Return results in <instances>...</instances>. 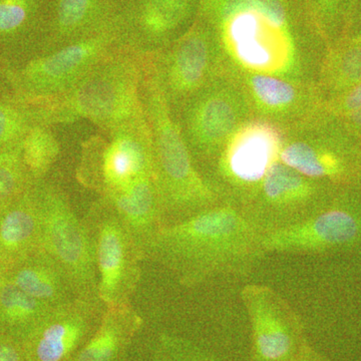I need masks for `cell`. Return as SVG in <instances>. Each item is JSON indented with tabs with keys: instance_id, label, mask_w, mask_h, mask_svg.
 <instances>
[{
	"instance_id": "cell-1",
	"label": "cell",
	"mask_w": 361,
	"mask_h": 361,
	"mask_svg": "<svg viewBox=\"0 0 361 361\" xmlns=\"http://www.w3.org/2000/svg\"><path fill=\"white\" fill-rule=\"evenodd\" d=\"M262 233L239 207L221 203L164 226L146 260L170 271L180 286H200L217 277L248 274L259 259Z\"/></svg>"
},
{
	"instance_id": "cell-2",
	"label": "cell",
	"mask_w": 361,
	"mask_h": 361,
	"mask_svg": "<svg viewBox=\"0 0 361 361\" xmlns=\"http://www.w3.org/2000/svg\"><path fill=\"white\" fill-rule=\"evenodd\" d=\"M140 92L153 142L154 180L163 225L180 222L221 203L220 192L197 168L179 123L142 58ZM163 226V227H164Z\"/></svg>"
},
{
	"instance_id": "cell-3",
	"label": "cell",
	"mask_w": 361,
	"mask_h": 361,
	"mask_svg": "<svg viewBox=\"0 0 361 361\" xmlns=\"http://www.w3.org/2000/svg\"><path fill=\"white\" fill-rule=\"evenodd\" d=\"M142 56L118 47L63 96L33 104L39 123L56 127L87 120L104 134L145 118ZM32 104V103H30Z\"/></svg>"
},
{
	"instance_id": "cell-4",
	"label": "cell",
	"mask_w": 361,
	"mask_h": 361,
	"mask_svg": "<svg viewBox=\"0 0 361 361\" xmlns=\"http://www.w3.org/2000/svg\"><path fill=\"white\" fill-rule=\"evenodd\" d=\"M40 218V248L65 271L78 298L101 301L89 230L65 190L49 178L33 182ZM102 302V301H101Z\"/></svg>"
},
{
	"instance_id": "cell-5",
	"label": "cell",
	"mask_w": 361,
	"mask_h": 361,
	"mask_svg": "<svg viewBox=\"0 0 361 361\" xmlns=\"http://www.w3.org/2000/svg\"><path fill=\"white\" fill-rule=\"evenodd\" d=\"M118 47L115 20L101 32L45 52L8 70L13 94L32 104L56 99L73 89L97 63Z\"/></svg>"
},
{
	"instance_id": "cell-6",
	"label": "cell",
	"mask_w": 361,
	"mask_h": 361,
	"mask_svg": "<svg viewBox=\"0 0 361 361\" xmlns=\"http://www.w3.org/2000/svg\"><path fill=\"white\" fill-rule=\"evenodd\" d=\"M154 176L153 142L147 116L85 142L77 177L82 186L106 197Z\"/></svg>"
},
{
	"instance_id": "cell-7",
	"label": "cell",
	"mask_w": 361,
	"mask_h": 361,
	"mask_svg": "<svg viewBox=\"0 0 361 361\" xmlns=\"http://www.w3.org/2000/svg\"><path fill=\"white\" fill-rule=\"evenodd\" d=\"M260 245L264 256L361 253V184L342 187L310 219L262 234Z\"/></svg>"
},
{
	"instance_id": "cell-8",
	"label": "cell",
	"mask_w": 361,
	"mask_h": 361,
	"mask_svg": "<svg viewBox=\"0 0 361 361\" xmlns=\"http://www.w3.org/2000/svg\"><path fill=\"white\" fill-rule=\"evenodd\" d=\"M97 273V291L106 307L132 303L141 279V251L115 209L99 197L85 213Z\"/></svg>"
},
{
	"instance_id": "cell-9",
	"label": "cell",
	"mask_w": 361,
	"mask_h": 361,
	"mask_svg": "<svg viewBox=\"0 0 361 361\" xmlns=\"http://www.w3.org/2000/svg\"><path fill=\"white\" fill-rule=\"evenodd\" d=\"M341 188L306 177L278 160L241 210L265 234L310 219Z\"/></svg>"
},
{
	"instance_id": "cell-10",
	"label": "cell",
	"mask_w": 361,
	"mask_h": 361,
	"mask_svg": "<svg viewBox=\"0 0 361 361\" xmlns=\"http://www.w3.org/2000/svg\"><path fill=\"white\" fill-rule=\"evenodd\" d=\"M216 44L210 27L198 16L174 42L156 54L142 56L175 118L178 109L208 85Z\"/></svg>"
},
{
	"instance_id": "cell-11",
	"label": "cell",
	"mask_w": 361,
	"mask_h": 361,
	"mask_svg": "<svg viewBox=\"0 0 361 361\" xmlns=\"http://www.w3.org/2000/svg\"><path fill=\"white\" fill-rule=\"evenodd\" d=\"M252 332L249 361H295L307 343L300 317L290 303L264 284L241 290Z\"/></svg>"
},
{
	"instance_id": "cell-12",
	"label": "cell",
	"mask_w": 361,
	"mask_h": 361,
	"mask_svg": "<svg viewBox=\"0 0 361 361\" xmlns=\"http://www.w3.org/2000/svg\"><path fill=\"white\" fill-rule=\"evenodd\" d=\"M284 145L281 133L271 123L251 122L235 130L216 165L221 183L232 190L227 203L234 196L233 205L241 209L250 200L271 166L279 160Z\"/></svg>"
},
{
	"instance_id": "cell-13",
	"label": "cell",
	"mask_w": 361,
	"mask_h": 361,
	"mask_svg": "<svg viewBox=\"0 0 361 361\" xmlns=\"http://www.w3.org/2000/svg\"><path fill=\"white\" fill-rule=\"evenodd\" d=\"M201 0H130L116 14L118 44L137 56L156 54L194 25Z\"/></svg>"
},
{
	"instance_id": "cell-14",
	"label": "cell",
	"mask_w": 361,
	"mask_h": 361,
	"mask_svg": "<svg viewBox=\"0 0 361 361\" xmlns=\"http://www.w3.org/2000/svg\"><path fill=\"white\" fill-rule=\"evenodd\" d=\"M329 116V130L322 137L284 145L279 161L306 177L334 186L361 184V141L341 118Z\"/></svg>"
},
{
	"instance_id": "cell-15",
	"label": "cell",
	"mask_w": 361,
	"mask_h": 361,
	"mask_svg": "<svg viewBox=\"0 0 361 361\" xmlns=\"http://www.w3.org/2000/svg\"><path fill=\"white\" fill-rule=\"evenodd\" d=\"M106 305L75 299L54 308L23 341L30 361H73L96 332Z\"/></svg>"
},
{
	"instance_id": "cell-16",
	"label": "cell",
	"mask_w": 361,
	"mask_h": 361,
	"mask_svg": "<svg viewBox=\"0 0 361 361\" xmlns=\"http://www.w3.org/2000/svg\"><path fill=\"white\" fill-rule=\"evenodd\" d=\"M207 85L188 99L180 108V121L177 120L194 161L219 155L238 123L233 99Z\"/></svg>"
},
{
	"instance_id": "cell-17",
	"label": "cell",
	"mask_w": 361,
	"mask_h": 361,
	"mask_svg": "<svg viewBox=\"0 0 361 361\" xmlns=\"http://www.w3.org/2000/svg\"><path fill=\"white\" fill-rule=\"evenodd\" d=\"M51 27V0H0V63L18 68L44 54Z\"/></svg>"
},
{
	"instance_id": "cell-18",
	"label": "cell",
	"mask_w": 361,
	"mask_h": 361,
	"mask_svg": "<svg viewBox=\"0 0 361 361\" xmlns=\"http://www.w3.org/2000/svg\"><path fill=\"white\" fill-rule=\"evenodd\" d=\"M118 13V0H51V27L44 54L101 32Z\"/></svg>"
},
{
	"instance_id": "cell-19",
	"label": "cell",
	"mask_w": 361,
	"mask_h": 361,
	"mask_svg": "<svg viewBox=\"0 0 361 361\" xmlns=\"http://www.w3.org/2000/svg\"><path fill=\"white\" fill-rule=\"evenodd\" d=\"M101 198L115 209L146 261L149 244L164 226L154 176L142 178L123 191Z\"/></svg>"
},
{
	"instance_id": "cell-20",
	"label": "cell",
	"mask_w": 361,
	"mask_h": 361,
	"mask_svg": "<svg viewBox=\"0 0 361 361\" xmlns=\"http://www.w3.org/2000/svg\"><path fill=\"white\" fill-rule=\"evenodd\" d=\"M6 277L28 295L51 307L80 299L65 271L42 248L6 266Z\"/></svg>"
},
{
	"instance_id": "cell-21",
	"label": "cell",
	"mask_w": 361,
	"mask_h": 361,
	"mask_svg": "<svg viewBox=\"0 0 361 361\" xmlns=\"http://www.w3.org/2000/svg\"><path fill=\"white\" fill-rule=\"evenodd\" d=\"M40 248V218L33 183L0 207V262L8 266Z\"/></svg>"
},
{
	"instance_id": "cell-22",
	"label": "cell",
	"mask_w": 361,
	"mask_h": 361,
	"mask_svg": "<svg viewBox=\"0 0 361 361\" xmlns=\"http://www.w3.org/2000/svg\"><path fill=\"white\" fill-rule=\"evenodd\" d=\"M144 319L132 303L106 307L90 341L73 361H128Z\"/></svg>"
},
{
	"instance_id": "cell-23",
	"label": "cell",
	"mask_w": 361,
	"mask_h": 361,
	"mask_svg": "<svg viewBox=\"0 0 361 361\" xmlns=\"http://www.w3.org/2000/svg\"><path fill=\"white\" fill-rule=\"evenodd\" d=\"M327 54L323 75L329 102L361 82V16H355L346 32L329 45Z\"/></svg>"
},
{
	"instance_id": "cell-24",
	"label": "cell",
	"mask_w": 361,
	"mask_h": 361,
	"mask_svg": "<svg viewBox=\"0 0 361 361\" xmlns=\"http://www.w3.org/2000/svg\"><path fill=\"white\" fill-rule=\"evenodd\" d=\"M54 308L28 295L6 277L0 300V332L25 341Z\"/></svg>"
},
{
	"instance_id": "cell-25",
	"label": "cell",
	"mask_w": 361,
	"mask_h": 361,
	"mask_svg": "<svg viewBox=\"0 0 361 361\" xmlns=\"http://www.w3.org/2000/svg\"><path fill=\"white\" fill-rule=\"evenodd\" d=\"M61 153V145L54 127L37 123L28 130L23 144L21 155L32 182L47 179Z\"/></svg>"
},
{
	"instance_id": "cell-26",
	"label": "cell",
	"mask_w": 361,
	"mask_h": 361,
	"mask_svg": "<svg viewBox=\"0 0 361 361\" xmlns=\"http://www.w3.org/2000/svg\"><path fill=\"white\" fill-rule=\"evenodd\" d=\"M37 123L35 104L13 94H0V153L20 146L28 130Z\"/></svg>"
},
{
	"instance_id": "cell-27",
	"label": "cell",
	"mask_w": 361,
	"mask_h": 361,
	"mask_svg": "<svg viewBox=\"0 0 361 361\" xmlns=\"http://www.w3.org/2000/svg\"><path fill=\"white\" fill-rule=\"evenodd\" d=\"M311 20L329 45L346 32L355 18L357 0H302Z\"/></svg>"
},
{
	"instance_id": "cell-28",
	"label": "cell",
	"mask_w": 361,
	"mask_h": 361,
	"mask_svg": "<svg viewBox=\"0 0 361 361\" xmlns=\"http://www.w3.org/2000/svg\"><path fill=\"white\" fill-rule=\"evenodd\" d=\"M21 155V145L0 153V207L23 194L32 184Z\"/></svg>"
},
{
	"instance_id": "cell-29",
	"label": "cell",
	"mask_w": 361,
	"mask_h": 361,
	"mask_svg": "<svg viewBox=\"0 0 361 361\" xmlns=\"http://www.w3.org/2000/svg\"><path fill=\"white\" fill-rule=\"evenodd\" d=\"M250 90L256 102L270 111L286 110L294 104L297 97L293 85L265 73L252 75Z\"/></svg>"
},
{
	"instance_id": "cell-30",
	"label": "cell",
	"mask_w": 361,
	"mask_h": 361,
	"mask_svg": "<svg viewBox=\"0 0 361 361\" xmlns=\"http://www.w3.org/2000/svg\"><path fill=\"white\" fill-rule=\"evenodd\" d=\"M155 345L165 361H219L198 342L173 332H160Z\"/></svg>"
},
{
	"instance_id": "cell-31",
	"label": "cell",
	"mask_w": 361,
	"mask_h": 361,
	"mask_svg": "<svg viewBox=\"0 0 361 361\" xmlns=\"http://www.w3.org/2000/svg\"><path fill=\"white\" fill-rule=\"evenodd\" d=\"M361 110V82L348 92L326 102L325 111L329 115L341 116Z\"/></svg>"
},
{
	"instance_id": "cell-32",
	"label": "cell",
	"mask_w": 361,
	"mask_h": 361,
	"mask_svg": "<svg viewBox=\"0 0 361 361\" xmlns=\"http://www.w3.org/2000/svg\"><path fill=\"white\" fill-rule=\"evenodd\" d=\"M0 361H30L23 341L0 332Z\"/></svg>"
},
{
	"instance_id": "cell-33",
	"label": "cell",
	"mask_w": 361,
	"mask_h": 361,
	"mask_svg": "<svg viewBox=\"0 0 361 361\" xmlns=\"http://www.w3.org/2000/svg\"><path fill=\"white\" fill-rule=\"evenodd\" d=\"M338 118H341L349 132L361 141V110L353 111Z\"/></svg>"
},
{
	"instance_id": "cell-34",
	"label": "cell",
	"mask_w": 361,
	"mask_h": 361,
	"mask_svg": "<svg viewBox=\"0 0 361 361\" xmlns=\"http://www.w3.org/2000/svg\"><path fill=\"white\" fill-rule=\"evenodd\" d=\"M295 361H330L324 357L322 355L315 350L310 343H306L305 346L299 353L298 357L296 358Z\"/></svg>"
},
{
	"instance_id": "cell-35",
	"label": "cell",
	"mask_w": 361,
	"mask_h": 361,
	"mask_svg": "<svg viewBox=\"0 0 361 361\" xmlns=\"http://www.w3.org/2000/svg\"><path fill=\"white\" fill-rule=\"evenodd\" d=\"M13 94L9 84L8 70L0 63V94Z\"/></svg>"
},
{
	"instance_id": "cell-36",
	"label": "cell",
	"mask_w": 361,
	"mask_h": 361,
	"mask_svg": "<svg viewBox=\"0 0 361 361\" xmlns=\"http://www.w3.org/2000/svg\"><path fill=\"white\" fill-rule=\"evenodd\" d=\"M6 278V265L0 262V300H1L2 287Z\"/></svg>"
},
{
	"instance_id": "cell-37",
	"label": "cell",
	"mask_w": 361,
	"mask_h": 361,
	"mask_svg": "<svg viewBox=\"0 0 361 361\" xmlns=\"http://www.w3.org/2000/svg\"><path fill=\"white\" fill-rule=\"evenodd\" d=\"M152 361H165V360H164L163 355H161L160 350L156 348L155 344H154Z\"/></svg>"
},
{
	"instance_id": "cell-38",
	"label": "cell",
	"mask_w": 361,
	"mask_h": 361,
	"mask_svg": "<svg viewBox=\"0 0 361 361\" xmlns=\"http://www.w3.org/2000/svg\"><path fill=\"white\" fill-rule=\"evenodd\" d=\"M355 16H361V0H357V7H356V11Z\"/></svg>"
},
{
	"instance_id": "cell-39",
	"label": "cell",
	"mask_w": 361,
	"mask_h": 361,
	"mask_svg": "<svg viewBox=\"0 0 361 361\" xmlns=\"http://www.w3.org/2000/svg\"><path fill=\"white\" fill-rule=\"evenodd\" d=\"M129 1L130 0H118V9H120L123 6H125V4Z\"/></svg>"
}]
</instances>
